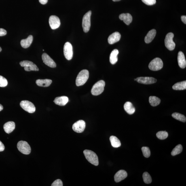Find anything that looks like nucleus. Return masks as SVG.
I'll use <instances>...</instances> for the list:
<instances>
[{
  "label": "nucleus",
  "instance_id": "f257e3e1",
  "mask_svg": "<svg viewBox=\"0 0 186 186\" xmlns=\"http://www.w3.org/2000/svg\"><path fill=\"white\" fill-rule=\"evenodd\" d=\"M89 77L88 70H83L79 73L76 79V85L77 86H83L86 83Z\"/></svg>",
  "mask_w": 186,
  "mask_h": 186
},
{
  "label": "nucleus",
  "instance_id": "f03ea898",
  "mask_svg": "<svg viewBox=\"0 0 186 186\" xmlns=\"http://www.w3.org/2000/svg\"><path fill=\"white\" fill-rule=\"evenodd\" d=\"M85 156L89 162L95 166L99 164L98 158L97 155L94 152L90 150H86L83 151Z\"/></svg>",
  "mask_w": 186,
  "mask_h": 186
},
{
  "label": "nucleus",
  "instance_id": "7ed1b4c3",
  "mask_svg": "<svg viewBox=\"0 0 186 186\" xmlns=\"http://www.w3.org/2000/svg\"><path fill=\"white\" fill-rule=\"evenodd\" d=\"M105 83L103 80L98 81L93 86L91 92L94 96H98L101 94L104 90Z\"/></svg>",
  "mask_w": 186,
  "mask_h": 186
},
{
  "label": "nucleus",
  "instance_id": "20e7f679",
  "mask_svg": "<svg viewBox=\"0 0 186 186\" xmlns=\"http://www.w3.org/2000/svg\"><path fill=\"white\" fill-rule=\"evenodd\" d=\"M92 11H88L83 17L82 22V26L83 31L87 33L90 30L91 26V16Z\"/></svg>",
  "mask_w": 186,
  "mask_h": 186
},
{
  "label": "nucleus",
  "instance_id": "39448f33",
  "mask_svg": "<svg viewBox=\"0 0 186 186\" xmlns=\"http://www.w3.org/2000/svg\"><path fill=\"white\" fill-rule=\"evenodd\" d=\"M163 65L164 64L162 60L160 58H156L150 62L149 67L151 71H159L162 69Z\"/></svg>",
  "mask_w": 186,
  "mask_h": 186
},
{
  "label": "nucleus",
  "instance_id": "423d86ee",
  "mask_svg": "<svg viewBox=\"0 0 186 186\" xmlns=\"http://www.w3.org/2000/svg\"><path fill=\"white\" fill-rule=\"evenodd\" d=\"M17 147L18 150L24 155H29L31 152V148L29 144L26 141H19L17 145Z\"/></svg>",
  "mask_w": 186,
  "mask_h": 186
},
{
  "label": "nucleus",
  "instance_id": "0eeeda50",
  "mask_svg": "<svg viewBox=\"0 0 186 186\" xmlns=\"http://www.w3.org/2000/svg\"><path fill=\"white\" fill-rule=\"evenodd\" d=\"M174 34L172 33L167 34L165 39V45L168 50L172 51L175 48L176 44L173 41Z\"/></svg>",
  "mask_w": 186,
  "mask_h": 186
},
{
  "label": "nucleus",
  "instance_id": "6e6552de",
  "mask_svg": "<svg viewBox=\"0 0 186 186\" xmlns=\"http://www.w3.org/2000/svg\"><path fill=\"white\" fill-rule=\"evenodd\" d=\"M21 66L24 67V69L26 71H38L39 69L33 62L28 60H24L20 62Z\"/></svg>",
  "mask_w": 186,
  "mask_h": 186
},
{
  "label": "nucleus",
  "instance_id": "1a4fd4ad",
  "mask_svg": "<svg viewBox=\"0 0 186 186\" xmlns=\"http://www.w3.org/2000/svg\"><path fill=\"white\" fill-rule=\"evenodd\" d=\"M20 106L23 109L29 113H33L36 111V108L34 104L27 100L22 101Z\"/></svg>",
  "mask_w": 186,
  "mask_h": 186
},
{
  "label": "nucleus",
  "instance_id": "9d476101",
  "mask_svg": "<svg viewBox=\"0 0 186 186\" xmlns=\"http://www.w3.org/2000/svg\"><path fill=\"white\" fill-rule=\"evenodd\" d=\"M64 57L68 60H71L73 55V48L72 45L69 42H66L64 45Z\"/></svg>",
  "mask_w": 186,
  "mask_h": 186
},
{
  "label": "nucleus",
  "instance_id": "9b49d317",
  "mask_svg": "<svg viewBox=\"0 0 186 186\" xmlns=\"http://www.w3.org/2000/svg\"><path fill=\"white\" fill-rule=\"evenodd\" d=\"M86 128V123L84 121L80 120L74 123L73 129L75 132L80 133L83 132Z\"/></svg>",
  "mask_w": 186,
  "mask_h": 186
},
{
  "label": "nucleus",
  "instance_id": "f8f14e48",
  "mask_svg": "<svg viewBox=\"0 0 186 186\" xmlns=\"http://www.w3.org/2000/svg\"><path fill=\"white\" fill-rule=\"evenodd\" d=\"M138 83L145 85L153 84L156 83L157 79L153 77H140L134 79Z\"/></svg>",
  "mask_w": 186,
  "mask_h": 186
},
{
  "label": "nucleus",
  "instance_id": "ddd939ff",
  "mask_svg": "<svg viewBox=\"0 0 186 186\" xmlns=\"http://www.w3.org/2000/svg\"><path fill=\"white\" fill-rule=\"evenodd\" d=\"M49 24L52 29H56L60 26V19L57 16L52 15L49 18Z\"/></svg>",
  "mask_w": 186,
  "mask_h": 186
},
{
  "label": "nucleus",
  "instance_id": "4468645a",
  "mask_svg": "<svg viewBox=\"0 0 186 186\" xmlns=\"http://www.w3.org/2000/svg\"><path fill=\"white\" fill-rule=\"evenodd\" d=\"M43 62L49 67L51 68H55L56 64L52 58L46 53H43L42 56Z\"/></svg>",
  "mask_w": 186,
  "mask_h": 186
},
{
  "label": "nucleus",
  "instance_id": "2eb2a0df",
  "mask_svg": "<svg viewBox=\"0 0 186 186\" xmlns=\"http://www.w3.org/2000/svg\"><path fill=\"white\" fill-rule=\"evenodd\" d=\"M121 35L118 32H115L111 34L108 38V43L110 44H113L120 40Z\"/></svg>",
  "mask_w": 186,
  "mask_h": 186
},
{
  "label": "nucleus",
  "instance_id": "dca6fc26",
  "mask_svg": "<svg viewBox=\"0 0 186 186\" xmlns=\"http://www.w3.org/2000/svg\"><path fill=\"white\" fill-rule=\"evenodd\" d=\"M128 174L125 171L119 170L115 174L114 176L115 181L116 183H119L126 178Z\"/></svg>",
  "mask_w": 186,
  "mask_h": 186
},
{
  "label": "nucleus",
  "instance_id": "f3484780",
  "mask_svg": "<svg viewBox=\"0 0 186 186\" xmlns=\"http://www.w3.org/2000/svg\"><path fill=\"white\" fill-rule=\"evenodd\" d=\"M178 64L180 68L184 69L186 67V61L185 57L183 53L181 51H180L178 53Z\"/></svg>",
  "mask_w": 186,
  "mask_h": 186
},
{
  "label": "nucleus",
  "instance_id": "a211bd4d",
  "mask_svg": "<svg viewBox=\"0 0 186 186\" xmlns=\"http://www.w3.org/2000/svg\"><path fill=\"white\" fill-rule=\"evenodd\" d=\"M69 101L68 97L63 96L58 97L55 99L54 102L57 105L60 106H64L66 105Z\"/></svg>",
  "mask_w": 186,
  "mask_h": 186
},
{
  "label": "nucleus",
  "instance_id": "6ab92c4d",
  "mask_svg": "<svg viewBox=\"0 0 186 186\" xmlns=\"http://www.w3.org/2000/svg\"><path fill=\"white\" fill-rule=\"evenodd\" d=\"M15 123L13 121H9V122L5 123L3 126L4 130L5 132L8 134H10L15 129Z\"/></svg>",
  "mask_w": 186,
  "mask_h": 186
},
{
  "label": "nucleus",
  "instance_id": "aec40b11",
  "mask_svg": "<svg viewBox=\"0 0 186 186\" xmlns=\"http://www.w3.org/2000/svg\"><path fill=\"white\" fill-rule=\"evenodd\" d=\"M119 18L121 20H123L127 25H129L132 21V16L129 13L121 14L120 15Z\"/></svg>",
  "mask_w": 186,
  "mask_h": 186
},
{
  "label": "nucleus",
  "instance_id": "412c9836",
  "mask_svg": "<svg viewBox=\"0 0 186 186\" xmlns=\"http://www.w3.org/2000/svg\"><path fill=\"white\" fill-rule=\"evenodd\" d=\"M33 36L29 35L26 39H22L20 42V44L23 48H27L30 46L33 42Z\"/></svg>",
  "mask_w": 186,
  "mask_h": 186
},
{
  "label": "nucleus",
  "instance_id": "4be33fe9",
  "mask_svg": "<svg viewBox=\"0 0 186 186\" xmlns=\"http://www.w3.org/2000/svg\"><path fill=\"white\" fill-rule=\"evenodd\" d=\"M156 30L155 29H153L150 31L146 36L145 41V43H150L154 39L156 35Z\"/></svg>",
  "mask_w": 186,
  "mask_h": 186
},
{
  "label": "nucleus",
  "instance_id": "5701e85b",
  "mask_svg": "<svg viewBox=\"0 0 186 186\" xmlns=\"http://www.w3.org/2000/svg\"><path fill=\"white\" fill-rule=\"evenodd\" d=\"M124 108L125 111L129 115H132L135 112L136 110L133 105L130 102H127L124 104Z\"/></svg>",
  "mask_w": 186,
  "mask_h": 186
},
{
  "label": "nucleus",
  "instance_id": "b1692460",
  "mask_svg": "<svg viewBox=\"0 0 186 186\" xmlns=\"http://www.w3.org/2000/svg\"><path fill=\"white\" fill-rule=\"evenodd\" d=\"M52 83L50 79H38L36 81V83L38 86L43 87H48L50 86Z\"/></svg>",
  "mask_w": 186,
  "mask_h": 186
},
{
  "label": "nucleus",
  "instance_id": "393cba45",
  "mask_svg": "<svg viewBox=\"0 0 186 186\" xmlns=\"http://www.w3.org/2000/svg\"><path fill=\"white\" fill-rule=\"evenodd\" d=\"M119 51L117 49H115L112 51L110 56V61L113 64H114L117 63L118 60L117 55L119 54Z\"/></svg>",
  "mask_w": 186,
  "mask_h": 186
},
{
  "label": "nucleus",
  "instance_id": "a878e982",
  "mask_svg": "<svg viewBox=\"0 0 186 186\" xmlns=\"http://www.w3.org/2000/svg\"><path fill=\"white\" fill-rule=\"evenodd\" d=\"M173 89L176 90H182L186 89V81L178 82L174 84L172 87Z\"/></svg>",
  "mask_w": 186,
  "mask_h": 186
},
{
  "label": "nucleus",
  "instance_id": "bb28decb",
  "mask_svg": "<svg viewBox=\"0 0 186 186\" xmlns=\"http://www.w3.org/2000/svg\"><path fill=\"white\" fill-rule=\"evenodd\" d=\"M111 145L114 148H117L120 147L121 143L120 141L117 137L114 136H111L110 138Z\"/></svg>",
  "mask_w": 186,
  "mask_h": 186
},
{
  "label": "nucleus",
  "instance_id": "cd10ccee",
  "mask_svg": "<svg viewBox=\"0 0 186 186\" xmlns=\"http://www.w3.org/2000/svg\"><path fill=\"white\" fill-rule=\"evenodd\" d=\"M149 102L151 106L153 107H156L160 104L161 100L157 96H150Z\"/></svg>",
  "mask_w": 186,
  "mask_h": 186
},
{
  "label": "nucleus",
  "instance_id": "c85d7f7f",
  "mask_svg": "<svg viewBox=\"0 0 186 186\" xmlns=\"http://www.w3.org/2000/svg\"><path fill=\"white\" fill-rule=\"evenodd\" d=\"M172 117L174 118L183 122H186V118L185 115L179 113H175L172 114Z\"/></svg>",
  "mask_w": 186,
  "mask_h": 186
},
{
  "label": "nucleus",
  "instance_id": "c756f323",
  "mask_svg": "<svg viewBox=\"0 0 186 186\" xmlns=\"http://www.w3.org/2000/svg\"><path fill=\"white\" fill-rule=\"evenodd\" d=\"M183 150V146L181 145H179L176 146V147L173 150L171 154L172 156H175L181 153Z\"/></svg>",
  "mask_w": 186,
  "mask_h": 186
},
{
  "label": "nucleus",
  "instance_id": "7c9ffc66",
  "mask_svg": "<svg viewBox=\"0 0 186 186\" xmlns=\"http://www.w3.org/2000/svg\"><path fill=\"white\" fill-rule=\"evenodd\" d=\"M156 136L159 139L164 140L168 137V134L166 131H160L157 132Z\"/></svg>",
  "mask_w": 186,
  "mask_h": 186
},
{
  "label": "nucleus",
  "instance_id": "2f4dec72",
  "mask_svg": "<svg viewBox=\"0 0 186 186\" xmlns=\"http://www.w3.org/2000/svg\"><path fill=\"white\" fill-rule=\"evenodd\" d=\"M143 181L146 184L151 183L152 181V180L150 175L147 172H144L143 174Z\"/></svg>",
  "mask_w": 186,
  "mask_h": 186
},
{
  "label": "nucleus",
  "instance_id": "473e14b6",
  "mask_svg": "<svg viewBox=\"0 0 186 186\" xmlns=\"http://www.w3.org/2000/svg\"><path fill=\"white\" fill-rule=\"evenodd\" d=\"M141 150L144 156L146 158H148L150 156V151L148 147H143L142 148Z\"/></svg>",
  "mask_w": 186,
  "mask_h": 186
},
{
  "label": "nucleus",
  "instance_id": "72a5a7b5",
  "mask_svg": "<svg viewBox=\"0 0 186 186\" xmlns=\"http://www.w3.org/2000/svg\"><path fill=\"white\" fill-rule=\"evenodd\" d=\"M8 84L7 80L5 78L0 76V87H6Z\"/></svg>",
  "mask_w": 186,
  "mask_h": 186
},
{
  "label": "nucleus",
  "instance_id": "f704fd0d",
  "mask_svg": "<svg viewBox=\"0 0 186 186\" xmlns=\"http://www.w3.org/2000/svg\"><path fill=\"white\" fill-rule=\"evenodd\" d=\"M143 2L148 5H152L156 3V0H142Z\"/></svg>",
  "mask_w": 186,
  "mask_h": 186
},
{
  "label": "nucleus",
  "instance_id": "c9c22d12",
  "mask_svg": "<svg viewBox=\"0 0 186 186\" xmlns=\"http://www.w3.org/2000/svg\"><path fill=\"white\" fill-rule=\"evenodd\" d=\"M63 183L61 180L57 179L54 182L51 186H62Z\"/></svg>",
  "mask_w": 186,
  "mask_h": 186
},
{
  "label": "nucleus",
  "instance_id": "e433bc0d",
  "mask_svg": "<svg viewBox=\"0 0 186 186\" xmlns=\"http://www.w3.org/2000/svg\"><path fill=\"white\" fill-rule=\"evenodd\" d=\"M7 31L6 30L3 29V28H0V36H5L6 35Z\"/></svg>",
  "mask_w": 186,
  "mask_h": 186
},
{
  "label": "nucleus",
  "instance_id": "4c0bfd02",
  "mask_svg": "<svg viewBox=\"0 0 186 186\" xmlns=\"http://www.w3.org/2000/svg\"><path fill=\"white\" fill-rule=\"evenodd\" d=\"M5 146L1 141H0V152L3 151L4 150Z\"/></svg>",
  "mask_w": 186,
  "mask_h": 186
},
{
  "label": "nucleus",
  "instance_id": "58836bf2",
  "mask_svg": "<svg viewBox=\"0 0 186 186\" xmlns=\"http://www.w3.org/2000/svg\"><path fill=\"white\" fill-rule=\"evenodd\" d=\"M181 19L182 21L184 24H186V16L185 15L182 16L181 17Z\"/></svg>",
  "mask_w": 186,
  "mask_h": 186
},
{
  "label": "nucleus",
  "instance_id": "ea45409f",
  "mask_svg": "<svg viewBox=\"0 0 186 186\" xmlns=\"http://www.w3.org/2000/svg\"><path fill=\"white\" fill-rule=\"evenodd\" d=\"M39 2L42 4L45 5L46 4L48 0H39Z\"/></svg>",
  "mask_w": 186,
  "mask_h": 186
},
{
  "label": "nucleus",
  "instance_id": "a19ab883",
  "mask_svg": "<svg viewBox=\"0 0 186 186\" xmlns=\"http://www.w3.org/2000/svg\"><path fill=\"white\" fill-rule=\"evenodd\" d=\"M3 109V107L2 105L0 104V111L2 110Z\"/></svg>",
  "mask_w": 186,
  "mask_h": 186
},
{
  "label": "nucleus",
  "instance_id": "79ce46f5",
  "mask_svg": "<svg viewBox=\"0 0 186 186\" xmlns=\"http://www.w3.org/2000/svg\"><path fill=\"white\" fill-rule=\"evenodd\" d=\"M113 1H121V0H113Z\"/></svg>",
  "mask_w": 186,
  "mask_h": 186
},
{
  "label": "nucleus",
  "instance_id": "37998d69",
  "mask_svg": "<svg viewBox=\"0 0 186 186\" xmlns=\"http://www.w3.org/2000/svg\"><path fill=\"white\" fill-rule=\"evenodd\" d=\"M2 50L1 48V47H0V52H1Z\"/></svg>",
  "mask_w": 186,
  "mask_h": 186
}]
</instances>
